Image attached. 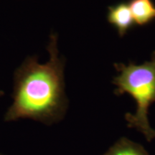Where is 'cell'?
<instances>
[{"label":"cell","instance_id":"6da1fadb","mask_svg":"<svg viewBox=\"0 0 155 155\" xmlns=\"http://www.w3.org/2000/svg\"><path fill=\"white\" fill-rule=\"evenodd\" d=\"M58 40V35L52 32L47 47V63L41 64L36 55L30 56L16 70L13 103L6 112L5 121L30 119L51 125L63 119L68 108L64 82L65 61L59 55Z\"/></svg>","mask_w":155,"mask_h":155},{"label":"cell","instance_id":"7a4b0ae2","mask_svg":"<svg viewBox=\"0 0 155 155\" xmlns=\"http://www.w3.org/2000/svg\"><path fill=\"white\" fill-rule=\"evenodd\" d=\"M114 68L119 73L113 80L117 86L114 94H129L137 104L134 114H125L128 127L136 129L144 135L147 141H151L155 138V129L151 127L148 119L149 108L155 102V51L150 61L141 65L132 62L128 65L115 63Z\"/></svg>","mask_w":155,"mask_h":155},{"label":"cell","instance_id":"3957f363","mask_svg":"<svg viewBox=\"0 0 155 155\" xmlns=\"http://www.w3.org/2000/svg\"><path fill=\"white\" fill-rule=\"evenodd\" d=\"M107 19L110 24L115 27L121 38L124 36L134 24L129 4L127 2L110 6L108 8Z\"/></svg>","mask_w":155,"mask_h":155},{"label":"cell","instance_id":"277c9868","mask_svg":"<svg viewBox=\"0 0 155 155\" xmlns=\"http://www.w3.org/2000/svg\"><path fill=\"white\" fill-rule=\"evenodd\" d=\"M128 4L137 25L144 26L155 19V5L152 0H129Z\"/></svg>","mask_w":155,"mask_h":155},{"label":"cell","instance_id":"5b68a950","mask_svg":"<svg viewBox=\"0 0 155 155\" xmlns=\"http://www.w3.org/2000/svg\"><path fill=\"white\" fill-rule=\"evenodd\" d=\"M103 155H150L141 144L122 137Z\"/></svg>","mask_w":155,"mask_h":155},{"label":"cell","instance_id":"8992f818","mask_svg":"<svg viewBox=\"0 0 155 155\" xmlns=\"http://www.w3.org/2000/svg\"><path fill=\"white\" fill-rule=\"evenodd\" d=\"M4 94H4V92L2 91H0V97L2 96Z\"/></svg>","mask_w":155,"mask_h":155}]
</instances>
